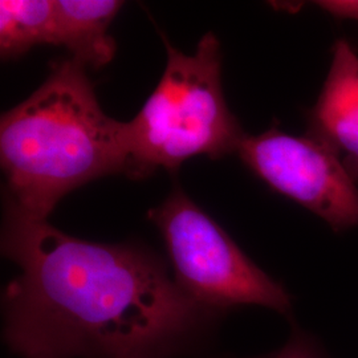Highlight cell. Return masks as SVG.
I'll use <instances>...</instances> for the list:
<instances>
[{"label": "cell", "mask_w": 358, "mask_h": 358, "mask_svg": "<svg viewBox=\"0 0 358 358\" xmlns=\"http://www.w3.org/2000/svg\"><path fill=\"white\" fill-rule=\"evenodd\" d=\"M272 358H317L312 348L301 338H294Z\"/></svg>", "instance_id": "9c48e42d"}, {"label": "cell", "mask_w": 358, "mask_h": 358, "mask_svg": "<svg viewBox=\"0 0 358 358\" xmlns=\"http://www.w3.org/2000/svg\"><path fill=\"white\" fill-rule=\"evenodd\" d=\"M55 36L53 0H1L0 52L4 60L19 57Z\"/></svg>", "instance_id": "ba28073f"}, {"label": "cell", "mask_w": 358, "mask_h": 358, "mask_svg": "<svg viewBox=\"0 0 358 358\" xmlns=\"http://www.w3.org/2000/svg\"><path fill=\"white\" fill-rule=\"evenodd\" d=\"M159 229L176 282L210 313L238 306H260L288 313L292 301L279 282L255 266L224 230L182 192L149 211Z\"/></svg>", "instance_id": "277c9868"}, {"label": "cell", "mask_w": 358, "mask_h": 358, "mask_svg": "<svg viewBox=\"0 0 358 358\" xmlns=\"http://www.w3.org/2000/svg\"><path fill=\"white\" fill-rule=\"evenodd\" d=\"M308 134L325 143L358 185V55L345 40L334 44Z\"/></svg>", "instance_id": "8992f818"}, {"label": "cell", "mask_w": 358, "mask_h": 358, "mask_svg": "<svg viewBox=\"0 0 358 358\" xmlns=\"http://www.w3.org/2000/svg\"><path fill=\"white\" fill-rule=\"evenodd\" d=\"M4 340L22 358H164L210 312L150 251L92 243L7 206Z\"/></svg>", "instance_id": "6da1fadb"}, {"label": "cell", "mask_w": 358, "mask_h": 358, "mask_svg": "<svg viewBox=\"0 0 358 358\" xmlns=\"http://www.w3.org/2000/svg\"><path fill=\"white\" fill-rule=\"evenodd\" d=\"M118 0H53V45H63L80 64L99 69L115 57L108 28L121 10Z\"/></svg>", "instance_id": "52a82bcc"}, {"label": "cell", "mask_w": 358, "mask_h": 358, "mask_svg": "<svg viewBox=\"0 0 358 358\" xmlns=\"http://www.w3.org/2000/svg\"><path fill=\"white\" fill-rule=\"evenodd\" d=\"M164 41L165 72L138 115L125 122L131 178L150 176L158 167L176 170L196 155L238 153L245 136L223 96L215 35L206 34L194 55Z\"/></svg>", "instance_id": "3957f363"}, {"label": "cell", "mask_w": 358, "mask_h": 358, "mask_svg": "<svg viewBox=\"0 0 358 358\" xmlns=\"http://www.w3.org/2000/svg\"><path fill=\"white\" fill-rule=\"evenodd\" d=\"M0 159L7 206L48 219L68 192L127 173L125 122L103 113L84 65L56 62L38 90L1 115Z\"/></svg>", "instance_id": "7a4b0ae2"}, {"label": "cell", "mask_w": 358, "mask_h": 358, "mask_svg": "<svg viewBox=\"0 0 358 358\" xmlns=\"http://www.w3.org/2000/svg\"><path fill=\"white\" fill-rule=\"evenodd\" d=\"M236 154L269 187L316 214L333 230L358 226V185L317 138L269 129L257 136L245 134Z\"/></svg>", "instance_id": "5b68a950"}]
</instances>
